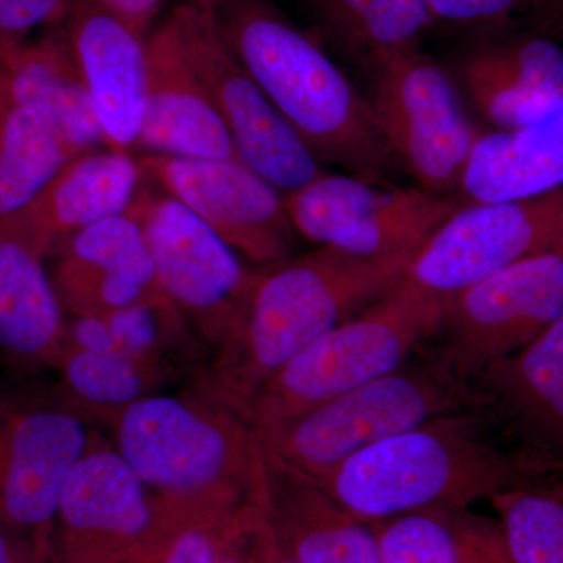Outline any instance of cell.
Returning <instances> with one entry per match:
<instances>
[{
    "instance_id": "obj_1",
    "label": "cell",
    "mask_w": 563,
    "mask_h": 563,
    "mask_svg": "<svg viewBox=\"0 0 563 563\" xmlns=\"http://www.w3.org/2000/svg\"><path fill=\"white\" fill-rule=\"evenodd\" d=\"M113 428L114 448L163 512L235 520L265 506L261 437L198 376L185 390L132 402Z\"/></svg>"
},
{
    "instance_id": "obj_2",
    "label": "cell",
    "mask_w": 563,
    "mask_h": 563,
    "mask_svg": "<svg viewBox=\"0 0 563 563\" xmlns=\"http://www.w3.org/2000/svg\"><path fill=\"white\" fill-rule=\"evenodd\" d=\"M214 24L269 102L320 162L387 184L396 158L363 99L320 44L268 0H210Z\"/></svg>"
},
{
    "instance_id": "obj_3",
    "label": "cell",
    "mask_w": 563,
    "mask_h": 563,
    "mask_svg": "<svg viewBox=\"0 0 563 563\" xmlns=\"http://www.w3.org/2000/svg\"><path fill=\"white\" fill-rule=\"evenodd\" d=\"M413 258L357 257L321 246L266 266L242 320L203 363L199 379L243 412L262 385L303 347L402 282Z\"/></svg>"
},
{
    "instance_id": "obj_4",
    "label": "cell",
    "mask_w": 563,
    "mask_h": 563,
    "mask_svg": "<svg viewBox=\"0 0 563 563\" xmlns=\"http://www.w3.org/2000/svg\"><path fill=\"white\" fill-rule=\"evenodd\" d=\"M314 481L369 526L432 507H470L536 483L479 407L374 443Z\"/></svg>"
},
{
    "instance_id": "obj_5",
    "label": "cell",
    "mask_w": 563,
    "mask_h": 563,
    "mask_svg": "<svg viewBox=\"0 0 563 563\" xmlns=\"http://www.w3.org/2000/svg\"><path fill=\"white\" fill-rule=\"evenodd\" d=\"M440 298L404 277L361 313L303 347L243 409L257 433L395 372L435 332Z\"/></svg>"
},
{
    "instance_id": "obj_6",
    "label": "cell",
    "mask_w": 563,
    "mask_h": 563,
    "mask_svg": "<svg viewBox=\"0 0 563 563\" xmlns=\"http://www.w3.org/2000/svg\"><path fill=\"white\" fill-rule=\"evenodd\" d=\"M472 407H477L472 385L429 355L258 437L285 462L317 479L374 443Z\"/></svg>"
},
{
    "instance_id": "obj_7",
    "label": "cell",
    "mask_w": 563,
    "mask_h": 563,
    "mask_svg": "<svg viewBox=\"0 0 563 563\" xmlns=\"http://www.w3.org/2000/svg\"><path fill=\"white\" fill-rule=\"evenodd\" d=\"M377 129L396 162L422 190H455L481 133L463 109L450 74L417 47L366 62Z\"/></svg>"
},
{
    "instance_id": "obj_8",
    "label": "cell",
    "mask_w": 563,
    "mask_h": 563,
    "mask_svg": "<svg viewBox=\"0 0 563 563\" xmlns=\"http://www.w3.org/2000/svg\"><path fill=\"white\" fill-rule=\"evenodd\" d=\"M562 317L563 250L543 252L440 299L429 355L472 385Z\"/></svg>"
},
{
    "instance_id": "obj_9",
    "label": "cell",
    "mask_w": 563,
    "mask_h": 563,
    "mask_svg": "<svg viewBox=\"0 0 563 563\" xmlns=\"http://www.w3.org/2000/svg\"><path fill=\"white\" fill-rule=\"evenodd\" d=\"M128 214L143 229L162 290L213 354L242 320L258 272L165 191L140 188Z\"/></svg>"
},
{
    "instance_id": "obj_10",
    "label": "cell",
    "mask_w": 563,
    "mask_h": 563,
    "mask_svg": "<svg viewBox=\"0 0 563 563\" xmlns=\"http://www.w3.org/2000/svg\"><path fill=\"white\" fill-rule=\"evenodd\" d=\"M284 202L303 239L366 258H413L459 209L422 188H391L340 174H321L284 195Z\"/></svg>"
},
{
    "instance_id": "obj_11",
    "label": "cell",
    "mask_w": 563,
    "mask_h": 563,
    "mask_svg": "<svg viewBox=\"0 0 563 563\" xmlns=\"http://www.w3.org/2000/svg\"><path fill=\"white\" fill-rule=\"evenodd\" d=\"M173 14L185 55L231 132L240 158L284 195L324 174L222 38L210 11L187 0Z\"/></svg>"
},
{
    "instance_id": "obj_12",
    "label": "cell",
    "mask_w": 563,
    "mask_h": 563,
    "mask_svg": "<svg viewBox=\"0 0 563 563\" xmlns=\"http://www.w3.org/2000/svg\"><path fill=\"white\" fill-rule=\"evenodd\" d=\"M555 250H563V187L521 201L459 207L422 244L406 279L442 299Z\"/></svg>"
},
{
    "instance_id": "obj_13",
    "label": "cell",
    "mask_w": 563,
    "mask_h": 563,
    "mask_svg": "<svg viewBox=\"0 0 563 563\" xmlns=\"http://www.w3.org/2000/svg\"><path fill=\"white\" fill-rule=\"evenodd\" d=\"M139 162L146 179L251 262L266 268L290 258L296 231L284 196L246 163L163 154Z\"/></svg>"
},
{
    "instance_id": "obj_14",
    "label": "cell",
    "mask_w": 563,
    "mask_h": 563,
    "mask_svg": "<svg viewBox=\"0 0 563 563\" xmlns=\"http://www.w3.org/2000/svg\"><path fill=\"white\" fill-rule=\"evenodd\" d=\"M95 442L79 415L62 407H29L0 421V523L47 561L63 490Z\"/></svg>"
},
{
    "instance_id": "obj_15",
    "label": "cell",
    "mask_w": 563,
    "mask_h": 563,
    "mask_svg": "<svg viewBox=\"0 0 563 563\" xmlns=\"http://www.w3.org/2000/svg\"><path fill=\"white\" fill-rule=\"evenodd\" d=\"M483 410L539 483L563 474V317L472 384Z\"/></svg>"
},
{
    "instance_id": "obj_16",
    "label": "cell",
    "mask_w": 563,
    "mask_h": 563,
    "mask_svg": "<svg viewBox=\"0 0 563 563\" xmlns=\"http://www.w3.org/2000/svg\"><path fill=\"white\" fill-rule=\"evenodd\" d=\"M163 512L146 484L118 453L96 440L63 490L52 563H110L143 542Z\"/></svg>"
},
{
    "instance_id": "obj_17",
    "label": "cell",
    "mask_w": 563,
    "mask_h": 563,
    "mask_svg": "<svg viewBox=\"0 0 563 563\" xmlns=\"http://www.w3.org/2000/svg\"><path fill=\"white\" fill-rule=\"evenodd\" d=\"M60 29L90 92L107 150H135L146 117L147 38L99 0H69Z\"/></svg>"
},
{
    "instance_id": "obj_18",
    "label": "cell",
    "mask_w": 563,
    "mask_h": 563,
    "mask_svg": "<svg viewBox=\"0 0 563 563\" xmlns=\"http://www.w3.org/2000/svg\"><path fill=\"white\" fill-rule=\"evenodd\" d=\"M144 174L131 152L91 151L66 163L27 207L0 221V236L44 261L77 233L131 209Z\"/></svg>"
},
{
    "instance_id": "obj_19",
    "label": "cell",
    "mask_w": 563,
    "mask_h": 563,
    "mask_svg": "<svg viewBox=\"0 0 563 563\" xmlns=\"http://www.w3.org/2000/svg\"><path fill=\"white\" fill-rule=\"evenodd\" d=\"M55 257L52 285L74 317H107L169 299L158 284L143 229L131 214L85 229Z\"/></svg>"
},
{
    "instance_id": "obj_20",
    "label": "cell",
    "mask_w": 563,
    "mask_h": 563,
    "mask_svg": "<svg viewBox=\"0 0 563 563\" xmlns=\"http://www.w3.org/2000/svg\"><path fill=\"white\" fill-rule=\"evenodd\" d=\"M146 51V117L136 147L176 157L242 161L231 132L185 55L173 13L147 36Z\"/></svg>"
},
{
    "instance_id": "obj_21",
    "label": "cell",
    "mask_w": 563,
    "mask_h": 563,
    "mask_svg": "<svg viewBox=\"0 0 563 563\" xmlns=\"http://www.w3.org/2000/svg\"><path fill=\"white\" fill-rule=\"evenodd\" d=\"M465 95L493 129H520L563 111V51L547 36H503L459 62Z\"/></svg>"
},
{
    "instance_id": "obj_22",
    "label": "cell",
    "mask_w": 563,
    "mask_h": 563,
    "mask_svg": "<svg viewBox=\"0 0 563 563\" xmlns=\"http://www.w3.org/2000/svg\"><path fill=\"white\" fill-rule=\"evenodd\" d=\"M262 448L265 515L295 563H384L373 526L352 517L312 476Z\"/></svg>"
},
{
    "instance_id": "obj_23",
    "label": "cell",
    "mask_w": 563,
    "mask_h": 563,
    "mask_svg": "<svg viewBox=\"0 0 563 563\" xmlns=\"http://www.w3.org/2000/svg\"><path fill=\"white\" fill-rule=\"evenodd\" d=\"M0 77L10 106L38 117L74 158L106 144L60 25L38 41L0 51Z\"/></svg>"
},
{
    "instance_id": "obj_24",
    "label": "cell",
    "mask_w": 563,
    "mask_h": 563,
    "mask_svg": "<svg viewBox=\"0 0 563 563\" xmlns=\"http://www.w3.org/2000/svg\"><path fill=\"white\" fill-rule=\"evenodd\" d=\"M563 187V111L520 129L481 133L459 190L473 202L536 198Z\"/></svg>"
},
{
    "instance_id": "obj_25",
    "label": "cell",
    "mask_w": 563,
    "mask_h": 563,
    "mask_svg": "<svg viewBox=\"0 0 563 563\" xmlns=\"http://www.w3.org/2000/svg\"><path fill=\"white\" fill-rule=\"evenodd\" d=\"M63 312L43 261L0 236V350L24 362L58 366L68 343Z\"/></svg>"
},
{
    "instance_id": "obj_26",
    "label": "cell",
    "mask_w": 563,
    "mask_h": 563,
    "mask_svg": "<svg viewBox=\"0 0 563 563\" xmlns=\"http://www.w3.org/2000/svg\"><path fill=\"white\" fill-rule=\"evenodd\" d=\"M384 562L514 563L498 520L470 507H432L373 525Z\"/></svg>"
},
{
    "instance_id": "obj_27",
    "label": "cell",
    "mask_w": 563,
    "mask_h": 563,
    "mask_svg": "<svg viewBox=\"0 0 563 563\" xmlns=\"http://www.w3.org/2000/svg\"><path fill=\"white\" fill-rule=\"evenodd\" d=\"M318 27L347 54L372 60L417 47L435 21L429 0H306Z\"/></svg>"
},
{
    "instance_id": "obj_28",
    "label": "cell",
    "mask_w": 563,
    "mask_h": 563,
    "mask_svg": "<svg viewBox=\"0 0 563 563\" xmlns=\"http://www.w3.org/2000/svg\"><path fill=\"white\" fill-rule=\"evenodd\" d=\"M73 158L38 117L10 106L0 135V221L27 207Z\"/></svg>"
},
{
    "instance_id": "obj_29",
    "label": "cell",
    "mask_w": 563,
    "mask_h": 563,
    "mask_svg": "<svg viewBox=\"0 0 563 563\" xmlns=\"http://www.w3.org/2000/svg\"><path fill=\"white\" fill-rule=\"evenodd\" d=\"M514 563H563V488L531 483L492 496Z\"/></svg>"
},
{
    "instance_id": "obj_30",
    "label": "cell",
    "mask_w": 563,
    "mask_h": 563,
    "mask_svg": "<svg viewBox=\"0 0 563 563\" xmlns=\"http://www.w3.org/2000/svg\"><path fill=\"white\" fill-rule=\"evenodd\" d=\"M58 368L79 401L114 415L141 398L155 395L165 379L150 365L111 343L99 347L66 346Z\"/></svg>"
},
{
    "instance_id": "obj_31",
    "label": "cell",
    "mask_w": 563,
    "mask_h": 563,
    "mask_svg": "<svg viewBox=\"0 0 563 563\" xmlns=\"http://www.w3.org/2000/svg\"><path fill=\"white\" fill-rule=\"evenodd\" d=\"M243 517L221 520L163 512L143 542L110 563H217L222 544Z\"/></svg>"
},
{
    "instance_id": "obj_32",
    "label": "cell",
    "mask_w": 563,
    "mask_h": 563,
    "mask_svg": "<svg viewBox=\"0 0 563 563\" xmlns=\"http://www.w3.org/2000/svg\"><path fill=\"white\" fill-rule=\"evenodd\" d=\"M551 0H429L435 21L472 27H495L542 9Z\"/></svg>"
},
{
    "instance_id": "obj_33",
    "label": "cell",
    "mask_w": 563,
    "mask_h": 563,
    "mask_svg": "<svg viewBox=\"0 0 563 563\" xmlns=\"http://www.w3.org/2000/svg\"><path fill=\"white\" fill-rule=\"evenodd\" d=\"M69 0H0V51L25 43L38 27H57L68 13Z\"/></svg>"
},
{
    "instance_id": "obj_34",
    "label": "cell",
    "mask_w": 563,
    "mask_h": 563,
    "mask_svg": "<svg viewBox=\"0 0 563 563\" xmlns=\"http://www.w3.org/2000/svg\"><path fill=\"white\" fill-rule=\"evenodd\" d=\"M246 537L252 554L257 563H295L285 553L276 532L266 518L265 509L252 514L246 521Z\"/></svg>"
},
{
    "instance_id": "obj_35",
    "label": "cell",
    "mask_w": 563,
    "mask_h": 563,
    "mask_svg": "<svg viewBox=\"0 0 563 563\" xmlns=\"http://www.w3.org/2000/svg\"><path fill=\"white\" fill-rule=\"evenodd\" d=\"M99 2L113 11L133 31L147 38V31L165 0H99Z\"/></svg>"
},
{
    "instance_id": "obj_36",
    "label": "cell",
    "mask_w": 563,
    "mask_h": 563,
    "mask_svg": "<svg viewBox=\"0 0 563 563\" xmlns=\"http://www.w3.org/2000/svg\"><path fill=\"white\" fill-rule=\"evenodd\" d=\"M0 563H52L21 533L0 523Z\"/></svg>"
},
{
    "instance_id": "obj_37",
    "label": "cell",
    "mask_w": 563,
    "mask_h": 563,
    "mask_svg": "<svg viewBox=\"0 0 563 563\" xmlns=\"http://www.w3.org/2000/svg\"><path fill=\"white\" fill-rule=\"evenodd\" d=\"M255 510H251L250 514L244 515L240 523L229 533L228 540L222 544L217 563H257L254 554H252L246 537V521Z\"/></svg>"
},
{
    "instance_id": "obj_38",
    "label": "cell",
    "mask_w": 563,
    "mask_h": 563,
    "mask_svg": "<svg viewBox=\"0 0 563 563\" xmlns=\"http://www.w3.org/2000/svg\"><path fill=\"white\" fill-rule=\"evenodd\" d=\"M10 101L3 87L2 77H0V135H2L3 121H5L7 111H9Z\"/></svg>"
},
{
    "instance_id": "obj_39",
    "label": "cell",
    "mask_w": 563,
    "mask_h": 563,
    "mask_svg": "<svg viewBox=\"0 0 563 563\" xmlns=\"http://www.w3.org/2000/svg\"><path fill=\"white\" fill-rule=\"evenodd\" d=\"M188 2L196 3V5L206 7L207 3L210 2V0H188Z\"/></svg>"
},
{
    "instance_id": "obj_40",
    "label": "cell",
    "mask_w": 563,
    "mask_h": 563,
    "mask_svg": "<svg viewBox=\"0 0 563 563\" xmlns=\"http://www.w3.org/2000/svg\"><path fill=\"white\" fill-rule=\"evenodd\" d=\"M554 484H558V485H561V487L563 488V476L562 477H559L558 481H555Z\"/></svg>"
},
{
    "instance_id": "obj_41",
    "label": "cell",
    "mask_w": 563,
    "mask_h": 563,
    "mask_svg": "<svg viewBox=\"0 0 563 563\" xmlns=\"http://www.w3.org/2000/svg\"><path fill=\"white\" fill-rule=\"evenodd\" d=\"M384 563H395V562H384Z\"/></svg>"
}]
</instances>
